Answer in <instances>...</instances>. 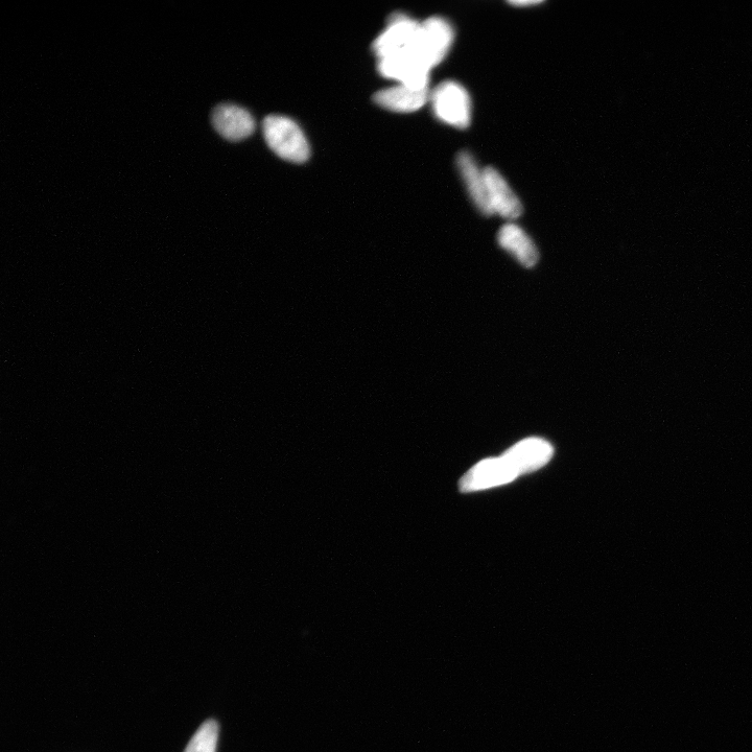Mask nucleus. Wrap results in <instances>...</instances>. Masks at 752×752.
I'll return each mask as SVG.
<instances>
[{
  "mask_svg": "<svg viewBox=\"0 0 752 752\" xmlns=\"http://www.w3.org/2000/svg\"><path fill=\"white\" fill-rule=\"evenodd\" d=\"M420 28L421 23L404 14L393 15L386 30L373 43L376 58L380 61L395 56L416 55L423 61L418 46Z\"/></svg>",
  "mask_w": 752,
  "mask_h": 752,
  "instance_id": "2",
  "label": "nucleus"
},
{
  "mask_svg": "<svg viewBox=\"0 0 752 752\" xmlns=\"http://www.w3.org/2000/svg\"><path fill=\"white\" fill-rule=\"evenodd\" d=\"M429 98V89L415 90L399 84L376 92L373 101L376 105L393 112L411 113L425 106Z\"/></svg>",
  "mask_w": 752,
  "mask_h": 752,
  "instance_id": "10",
  "label": "nucleus"
},
{
  "mask_svg": "<svg viewBox=\"0 0 752 752\" xmlns=\"http://www.w3.org/2000/svg\"><path fill=\"white\" fill-rule=\"evenodd\" d=\"M542 4V2H532V0H528V2H511V5L516 7H530V6H536Z\"/></svg>",
  "mask_w": 752,
  "mask_h": 752,
  "instance_id": "14",
  "label": "nucleus"
},
{
  "mask_svg": "<svg viewBox=\"0 0 752 752\" xmlns=\"http://www.w3.org/2000/svg\"><path fill=\"white\" fill-rule=\"evenodd\" d=\"M500 246L516 258L524 267L532 268L539 260L538 250L529 235L515 224H507L498 234Z\"/></svg>",
  "mask_w": 752,
  "mask_h": 752,
  "instance_id": "12",
  "label": "nucleus"
},
{
  "mask_svg": "<svg viewBox=\"0 0 752 752\" xmlns=\"http://www.w3.org/2000/svg\"><path fill=\"white\" fill-rule=\"evenodd\" d=\"M553 456L552 445L540 438L525 439L513 446L502 457L519 476L535 472L545 466Z\"/></svg>",
  "mask_w": 752,
  "mask_h": 752,
  "instance_id": "7",
  "label": "nucleus"
},
{
  "mask_svg": "<svg viewBox=\"0 0 752 752\" xmlns=\"http://www.w3.org/2000/svg\"><path fill=\"white\" fill-rule=\"evenodd\" d=\"M219 724L215 720H207L200 727L184 752H216L219 741Z\"/></svg>",
  "mask_w": 752,
  "mask_h": 752,
  "instance_id": "13",
  "label": "nucleus"
},
{
  "mask_svg": "<svg viewBox=\"0 0 752 752\" xmlns=\"http://www.w3.org/2000/svg\"><path fill=\"white\" fill-rule=\"evenodd\" d=\"M215 129L226 139L239 141L253 134L255 122L246 109L234 104H220L211 113Z\"/></svg>",
  "mask_w": 752,
  "mask_h": 752,
  "instance_id": "9",
  "label": "nucleus"
},
{
  "mask_svg": "<svg viewBox=\"0 0 752 752\" xmlns=\"http://www.w3.org/2000/svg\"><path fill=\"white\" fill-rule=\"evenodd\" d=\"M378 70L384 78L412 89H428L431 68L417 56L404 55L380 60Z\"/></svg>",
  "mask_w": 752,
  "mask_h": 752,
  "instance_id": "5",
  "label": "nucleus"
},
{
  "mask_svg": "<svg viewBox=\"0 0 752 752\" xmlns=\"http://www.w3.org/2000/svg\"><path fill=\"white\" fill-rule=\"evenodd\" d=\"M457 167L470 198L483 215L492 216L484 170L479 168L475 158L468 152H461L458 155Z\"/></svg>",
  "mask_w": 752,
  "mask_h": 752,
  "instance_id": "11",
  "label": "nucleus"
},
{
  "mask_svg": "<svg viewBox=\"0 0 752 752\" xmlns=\"http://www.w3.org/2000/svg\"><path fill=\"white\" fill-rule=\"evenodd\" d=\"M492 215L514 220L523 214V205L504 177L495 168L484 169Z\"/></svg>",
  "mask_w": 752,
  "mask_h": 752,
  "instance_id": "8",
  "label": "nucleus"
},
{
  "mask_svg": "<svg viewBox=\"0 0 752 752\" xmlns=\"http://www.w3.org/2000/svg\"><path fill=\"white\" fill-rule=\"evenodd\" d=\"M431 101L441 122L458 129L469 126L472 120V102L461 84L454 81L439 84L432 93Z\"/></svg>",
  "mask_w": 752,
  "mask_h": 752,
  "instance_id": "3",
  "label": "nucleus"
},
{
  "mask_svg": "<svg viewBox=\"0 0 752 752\" xmlns=\"http://www.w3.org/2000/svg\"><path fill=\"white\" fill-rule=\"evenodd\" d=\"M519 475L503 458L486 459L478 463L462 478L460 489L472 492L508 484Z\"/></svg>",
  "mask_w": 752,
  "mask_h": 752,
  "instance_id": "6",
  "label": "nucleus"
},
{
  "mask_svg": "<svg viewBox=\"0 0 752 752\" xmlns=\"http://www.w3.org/2000/svg\"><path fill=\"white\" fill-rule=\"evenodd\" d=\"M269 148L281 159L303 163L310 158V146L300 127L289 117L269 115L263 123Z\"/></svg>",
  "mask_w": 752,
  "mask_h": 752,
  "instance_id": "1",
  "label": "nucleus"
},
{
  "mask_svg": "<svg viewBox=\"0 0 752 752\" xmlns=\"http://www.w3.org/2000/svg\"><path fill=\"white\" fill-rule=\"evenodd\" d=\"M455 32L451 23L441 17H431L421 23L419 53L431 68L440 64L451 51Z\"/></svg>",
  "mask_w": 752,
  "mask_h": 752,
  "instance_id": "4",
  "label": "nucleus"
}]
</instances>
